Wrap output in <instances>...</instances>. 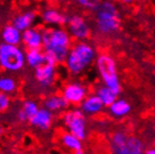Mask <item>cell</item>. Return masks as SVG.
Masks as SVG:
<instances>
[{
    "label": "cell",
    "instance_id": "obj_1",
    "mask_svg": "<svg viewBox=\"0 0 155 154\" xmlns=\"http://www.w3.org/2000/svg\"><path fill=\"white\" fill-rule=\"evenodd\" d=\"M97 50L92 43L87 41H75L64 61L66 71L72 77L84 73L97 60Z\"/></svg>",
    "mask_w": 155,
    "mask_h": 154
},
{
    "label": "cell",
    "instance_id": "obj_2",
    "mask_svg": "<svg viewBox=\"0 0 155 154\" xmlns=\"http://www.w3.org/2000/svg\"><path fill=\"white\" fill-rule=\"evenodd\" d=\"M44 44L43 50L54 60L58 64L64 63L66 56L72 46V36L65 27H48L43 28Z\"/></svg>",
    "mask_w": 155,
    "mask_h": 154
},
{
    "label": "cell",
    "instance_id": "obj_3",
    "mask_svg": "<svg viewBox=\"0 0 155 154\" xmlns=\"http://www.w3.org/2000/svg\"><path fill=\"white\" fill-rule=\"evenodd\" d=\"M93 25L104 37L116 35L121 27V15L114 0H101L93 14Z\"/></svg>",
    "mask_w": 155,
    "mask_h": 154
},
{
    "label": "cell",
    "instance_id": "obj_4",
    "mask_svg": "<svg viewBox=\"0 0 155 154\" xmlns=\"http://www.w3.org/2000/svg\"><path fill=\"white\" fill-rule=\"evenodd\" d=\"M26 64V50L21 45L0 44V68L6 73H19Z\"/></svg>",
    "mask_w": 155,
    "mask_h": 154
},
{
    "label": "cell",
    "instance_id": "obj_5",
    "mask_svg": "<svg viewBox=\"0 0 155 154\" xmlns=\"http://www.w3.org/2000/svg\"><path fill=\"white\" fill-rule=\"evenodd\" d=\"M94 64L101 82L115 90L117 93L121 92V83L116 60L110 54L101 53L98 54Z\"/></svg>",
    "mask_w": 155,
    "mask_h": 154
},
{
    "label": "cell",
    "instance_id": "obj_6",
    "mask_svg": "<svg viewBox=\"0 0 155 154\" xmlns=\"http://www.w3.org/2000/svg\"><path fill=\"white\" fill-rule=\"evenodd\" d=\"M111 154H145V145L138 137L124 131H116L109 137Z\"/></svg>",
    "mask_w": 155,
    "mask_h": 154
},
{
    "label": "cell",
    "instance_id": "obj_7",
    "mask_svg": "<svg viewBox=\"0 0 155 154\" xmlns=\"http://www.w3.org/2000/svg\"><path fill=\"white\" fill-rule=\"evenodd\" d=\"M62 123L66 131L74 134L82 141L87 137V116L81 110V108L75 107L68 109L63 112Z\"/></svg>",
    "mask_w": 155,
    "mask_h": 154
},
{
    "label": "cell",
    "instance_id": "obj_8",
    "mask_svg": "<svg viewBox=\"0 0 155 154\" xmlns=\"http://www.w3.org/2000/svg\"><path fill=\"white\" fill-rule=\"evenodd\" d=\"M56 66H58V63L47 55L46 62L33 70L34 80L41 90H48L54 85L56 81V75H58Z\"/></svg>",
    "mask_w": 155,
    "mask_h": 154
},
{
    "label": "cell",
    "instance_id": "obj_9",
    "mask_svg": "<svg viewBox=\"0 0 155 154\" xmlns=\"http://www.w3.org/2000/svg\"><path fill=\"white\" fill-rule=\"evenodd\" d=\"M65 28L70 33L74 41H87L92 33V27L89 20L80 14L69 15Z\"/></svg>",
    "mask_w": 155,
    "mask_h": 154
},
{
    "label": "cell",
    "instance_id": "obj_10",
    "mask_svg": "<svg viewBox=\"0 0 155 154\" xmlns=\"http://www.w3.org/2000/svg\"><path fill=\"white\" fill-rule=\"evenodd\" d=\"M61 93L71 106H80L85 98L89 96V90L88 87L82 82L74 80L65 83Z\"/></svg>",
    "mask_w": 155,
    "mask_h": 154
},
{
    "label": "cell",
    "instance_id": "obj_11",
    "mask_svg": "<svg viewBox=\"0 0 155 154\" xmlns=\"http://www.w3.org/2000/svg\"><path fill=\"white\" fill-rule=\"evenodd\" d=\"M39 18L45 26L64 27L68 23L69 15H66L60 9H56L54 7H45L39 14Z\"/></svg>",
    "mask_w": 155,
    "mask_h": 154
},
{
    "label": "cell",
    "instance_id": "obj_12",
    "mask_svg": "<svg viewBox=\"0 0 155 154\" xmlns=\"http://www.w3.org/2000/svg\"><path fill=\"white\" fill-rule=\"evenodd\" d=\"M43 44H44L43 28L33 26L23 32V45L26 50L43 49Z\"/></svg>",
    "mask_w": 155,
    "mask_h": 154
},
{
    "label": "cell",
    "instance_id": "obj_13",
    "mask_svg": "<svg viewBox=\"0 0 155 154\" xmlns=\"http://www.w3.org/2000/svg\"><path fill=\"white\" fill-rule=\"evenodd\" d=\"M43 107L51 110L54 114L58 112H66L71 105L68 102L65 98L63 97L62 93H52L48 95L43 99Z\"/></svg>",
    "mask_w": 155,
    "mask_h": 154
},
{
    "label": "cell",
    "instance_id": "obj_14",
    "mask_svg": "<svg viewBox=\"0 0 155 154\" xmlns=\"http://www.w3.org/2000/svg\"><path fill=\"white\" fill-rule=\"evenodd\" d=\"M37 20V12L31 9L23 10V12L16 14L12 19V24L15 27H17L19 31L24 32L35 26V23Z\"/></svg>",
    "mask_w": 155,
    "mask_h": 154
},
{
    "label": "cell",
    "instance_id": "obj_15",
    "mask_svg": "<svg viewBox=\"0 0 155 154\" xmlns=\"http://www.w3.org/2000/svg\"><path fill=\"white\" fill-rule=\"evenodd\" d=\"M53 122H54V112L42 106L38 112L29 120V124L39 131H48L52 127Z\"/></svg>",
    "mask_w": 155,
    "mask_h": 154
},
{
    "label": "cell",
    "instance_id": "obj_16",
    "mask_svg": "<svg viewBox=\"0 0 155 154\" xmlns=\"http://www.w3.org/2000/svg\"><path fill=\"white\" fill-rule=\"evenodd\" d=\"M79 107L81 108V110L84 112L85 116H96L100 114L104 110V108H106L102 100L96 93L89 95Z\"/></svg>",
    "mask_w": 155,
    "mask_h": 154
},
{
    "label": "cell",
    "instance_id": "obj_17",
    "mask_svg": "<svg viewBox=\"0 0 155 154\" xmlns=\"http://www.w3.org/2000/svg\"><path fill=\"white\" fill-rule=\"evenodd\" d=\"M1 41L2 43L10 45H21L23 44V32L19 31L12 23L4 25L1 29Z\"/></svg>",
    "mask_w": 155,
    "mask_h": 154
},
{
    "label": "cell",
    "instance_id": "obj_18",
    "mask_svg": "<svg viewBox=\"0 0 155 154\" xmlns=\"http://www.w3.org/2000/svg\"><path fill=\"white\" fill-rule=\"evenodd\" d=\"M47 55L43 49L26 50V64L29 69L34 70L46 62Z\"/></svg>",
    "mask_w": 155,
    "mask_h": 154
},
{
    "label": "cell",
    "instance_id": "obj_19",
    "mask_svg": "<svg viewBox=\"0 0 155 154\" xmlns=\"http://www.w3.org/2000/svg\"><path fill=\"white\" fill-rule=\"evenodd\" d=\"M60 143L65 147L66 150L71 151V152H80V151L83 150L82 139H79L78 136H75V135L70 133V132L63 133L61 135Z\"/></svg>",
    "mask_w": 155,
    "mask_h": 154
},
{
    "label": "cell",
    "instance_id": "obj_20",
    "mask_svg": "<svg viewBox=\"0 0 155 154\" xmlns=\"http://www.w3.org/2000/svg\"><path fill=\"white\" fill-rule=\"evenodd\" d=\"M94 93L102 100V102H104L106 108L110 107V106L118 99V96H119V93H117L115 90H113L111 88H109L108 85H104V83L100 85H98Z\"/></svg>",
    "mask_w": 155,
    "mask_h": 154
},
{
    "label": "cell",
    "instance_id": "obj_21",
    "mask_svg": "<svg viewBox=\"0 0 155 154\" xmlns=\"http://www.w3.org/2000/svg\"><path fill=\"white\" fill-rule=\"evenodd\" d=\"M108 109L110 115L113 116L114 118L120 119V118L126 117L129 112H132V106H130V104L127 100L118 98L110 107H108Z\"/></svg>",
    "mask_w": 155,
    "mask_h": 154
},
{
    "label": "cell",
    "instance_id": "obj_22",
    "mask_svg": "<svg viewBox=\"0 0 155 154\" xmlns=\"http://www.w3.org/2000/svg\"><path fill=\"white\" fill-rule=\"evenodd\" d=\"M17 88H18L17 80L12 75H10V73L1 75L0 78V91L1 92L7 93L10 96L17 91Z\"/></svg>",
    "mask_w": 155,
    "mask_h": 154
},
{
    "label": "cell",
    "instance_id": "obj_23",
    "mask_svg": "<svg viewBox=\"0 0 155 154\" xmlns=\"http://www.w3.org/2000/svg\"><path fill=\"white\" fill-rule=\"evenodd\" d=\"M20 107L24 109V112H26V115H27V118H28V122L34 117V116L38 112V110L41 109L38 106V104L36 102L35 100H31V99H27V100L23 101V104Z\"/></svg>",
    "mask_w": 155,
    "mask_h": 154
},
{
    "label": "cell",
    "instance_id": "obj_24",
    "mask_svg": "<svg viewBox=\"0 0 155 154\" xmlns=\"http://www.w3.org/2000/svg\"><path fill=\"white\" fill-rule=\"evenodd\" d=\"M78 4L80 5L82 8L88 9V10H94L100 4L101 0H75Z\"/></svg>",
    "mask_w": 155,
    "mask_h": 154
},
{
    "label": "cell",
    "instance_id": "obj_25",
    "mask_svg": "<svg viewBox=\"0 0 155 154\" xmlns=\"http://www.w3.org/2000/svg\"><path fill=\"white\" fill-rule=\"evenodd\" d=\"M10 104H12V101H10L9 95L4 92L0 93V112H7L8 109H9V107H10Z\"/></svg>",
    "mask_w": 155,
    "mask_h": 154
},
{
    "label": "cell",
    "instance_id": "obj_26",
    "mask_svg": "<svg viewBox=\"0 0 155 154\" xmlns=\"http://www.w3.org/2000/svg\"><path fill=\"white\" fill-rule=\"evenodd\" d=\"M16 118H17V120L20 122V123L28 122L27 115H26V112H24V109L21 107H19L18 109H17V112H16Z\"/></svg>",
    "mask_w": 155,
    "mask_h": 154
},
{
    "label": "cell",
    "instance_id": "obj_27",
    "mask_svg": "<svg viewBox=\"0 0 155 154\" xmlns=\"http://www.w3.org/2000/svg\"><path fill=\"white\" fill-rule=\"evenodd\" d=\"M145 154H155V147H148V149H146Z\"/></svg>",
    "mask_w": 155,
    "mask_h": 154
},
{
    "label": "cell",
    "instance_id": "obj_28",
    "mask_svg": "<svg viewBox=\"0 0 155 154\" xmlns=\"http://www.w3.org/2000/svg\"><path fill=\"white\" fill-rule=\"evenodd\" d=\"M119 2H121V4H124V5H132L135 0H118Z\"/></svg>",
    "mask_w": 155,
    "mask_h": 154
},
{
    "label": "cell",
    "instance_id": "obj_29",
    "mask_svg": "<svg viewBox=\"0 0 155 154\" xmlns=\"http://www.w3.org/2000/svg\"><path fill=\"white\" fill-rule=\"evenodd\" d=\"M51 2H54V4H61V2H64L65 0H48Z\"/></svg>",
    "mask_w": 155,
    "mask_h": 154
},
{
    "label": "cell",
    "instance_id": "obj_30",
    "mask_svg": "<svg viewBox=\"0 0 155 154\" xmlns=\"http://www.w3.org/2000/svg\"><path fill=\"white\" fill-rule=\"evenodd\" d=\"M71 154H83V151H80V152H73V153Z\"/></svg>",
    "mask_w": 155,
    "mask_h": 154
},
{
    "label": "cell",
    "instance_id": "obj_31",
    "mask_svg": "<svg viewBox=\"0 0 155 154\" xmlns=\"http://www.w3.org/2000/svg\"><path fill=\"white\" fill-rule=\"evenodd\" d=\"M154 5H155V0H154Z\"/></svg>",
    "mask_w": 155,
    "mask_h": 154
}]
</instances>
